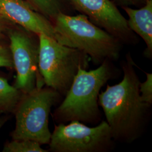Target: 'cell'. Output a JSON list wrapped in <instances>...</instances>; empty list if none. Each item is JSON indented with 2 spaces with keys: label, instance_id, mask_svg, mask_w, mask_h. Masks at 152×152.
Masks as SVG:
<instances>
[{
  "label": "cell",
  "instance_id": "cell-9",
  "mask_svg": "<svg viewBox=\"0 0 152 152\" xmlns=\"http://www.w3.org/2000/svg\"><path fill=\"white\" fill-rule=\"evenodd\" d=\"M0 14L37 35L44 34L56 40L53 23L23 0H0Z\"/></svg>",
  "mask_w": 152,
  "mask_h": 152
},
{
  "label": "cell",
  "instance_id": "cell-12",
  "mask_svg": "<svg viewBox=\"0 0 152 152\" xmlns=\"http://www.w3.org/2000/svg\"><path fill=\"white\" fill-rule=\"evenodd\" d=\"M34 9L53 21L60 12L65 13L64 0H27Z\"/></svg>",
  "mask_w": 152,
  "mask_h": 152
},
{
  "label": "cell",
  "instance_id": "cell-10",
  "mask_svg": "<svg viewBox=\"0 0 152 152\" xmlns=\"http://www.w3.org/2000/svg\"><path fill=\"white\" fill-rule=\"evenodd\" d=\"M128 15L127 23L131 30L141 37L146 45L144 55L152 58V0H149L141 7L122 8Z\"/></svg>",
  "mask_w": 152,
  "mask_h": 152
},
{
  "label": "cell",
  "instance_id": "cell-3",
  "mask_svg": "<svg viewBox=\"0 0 152 152\" xmlns=\"http://www.w3.org/2000/svg\"><path fill=\"white\" fill-rule=\"evenodd\" d=\"M52 23L58 42L85 53L95 65H100L105 60L114 62L120 58L123 45L86 15L60 12Z\"/></svg>",
  "mask_w": 152,
  "mask_h": 152
},
{
  "label": "cell",
  "instance_id": "cell-14",
  "mask_svg": "<svg viewBox=\"0 0 152 152\" xmlns=\"http://www.w3.org/2000/svg\"><path fill=\"white\" fill-rule=\"evenodd\" d=\"M146 73V80L143 82H140L139 92L142 101L148 105H152V74Z\"/></svg>",
  "mask_w": 152,
  "mask_h": 152
},
{
  "label": "cell",
  "instance_id": "cell-1",
  "mask_svg": "<svg viewBox=\"0 0 152 152\" xmlns=\"http://www.w3.org/2000/svg\"><path fill=\"white\" fill-rule=\"evenodd\" d=\"M121 66L124 73L122 81L114 85H107L99 94L101 107L115 142L130 144L145 132L151 107L141 100L139 92L140 79L135 63L130 53Z\"/></svg>",
  "mask_w": 152,
  "mask_h": 152
},
{
  "label": "cell",
  "instance_id": "cell-4",
  "mask_svg": "<svg viewBox=\"0 0 152 152\" xmlns=\"http://www.w3.org/2000/svg\"><path fill=\"white\" fill-rule=\"evenodd\" d=\"M39 39L38 71L44 84L64 96L80 69L87 70L90 59L78 49L44 34Z\"/></svg>",
  "mask_w": 152,
  "mask_h": 152
},
{
  "label": "cell",
  "instance_id": "cell-16",
  "mask_svg": "<svg viewBox=\"0 0 152 152\" xmlns=\"http://www.w3.org/2000/svg\"><path fill=\"white\" fill-rule=\"evenodd\" d=\"M115 5L122 8L134 7L140 8L144 5L149 0H111Z\"/></svg>",
  "mask_w": 152,
  "mask_h": 152
},
{
  "label": "cell",
  "instance_id": "cell-11",
  "mask_svg": "<svg viewBox=\"0 0 152 152\" xmlns=\"http://www.w3.org/2000/svg\"><path fill=\"white\" fill-rule=\"evenodd\" d=\"M23 93L0 77V114L14 113Z\"/></svg>",
  "mask_w": 152,
  "mask_h": 152
},
{
  "label": "cell",
  "instance_id": "cell-7",
  "mask_svg": "<svg viewBox=\"0 0 152 152\" xmlns=\"http://www.w3.org/2000/svg\"><path fill=\"white\" fill-rule=\"evenodd\" d=\"M32 33L24 29L11 30L9 33V48L16 73L14 86L23 94L44 84L38 71L39 39L36 41Z\"/></svg>",
  "mask_w": 152,
  "mask_h": 152
},
{
  "label": "cell",
  "instance_id": "cell-5",
  "mask_svg": "<svg viewBox=\"0 0 152 152\" xmlns=\"http://www.w3.org/2000/svg\"><path fill=\"white\" fill-rule=\"evenodd\" d=\"M63 96L51 87H36L23 94L14 111L16 118L12 140H30L41 145L49 144L51 133L49 115L51 109L60 103Z\"/></svg>",
  "mask_w": 152,
  "mask_h": 152
},
{
  "label": "cell",
  "instance_id": "cell-2",
  "mask_svg": "<svg viewBox=\"0 0 152 152\" xmlns=\"http://www.w3.org/2000/svg\"><path fill=\"white\" fill-rule=\"evenodd\" d=\"M118 72L113 61L109 60L93 70L80 69L64 99L54 110L53 117L56 123L77 121L85 124H99L102 118L99 104L100 90Z\"/></svg>",
  "mask_w": 152,
  "mask_h": 152
},
{
  "label": "cell",
  "instance_id": "cell-18",
  "mask_svg": "<svg viewBox=\"0 0 152 152\" xmlns=\"http://www.w3.org/2000/svg\"><path fill=\"white\" fill-rule=\"evenodd\" d=\"M7 119H8V117L6 116H2L0 117V129L3 126V125L5 124Z\"/></svg>",
  "mask_w": 152,
  "mask_h": 152
},
{
  "label": "cell",
  "instance_id": "cell-8",
  "mask_svg": "<svg viewBox=\"0 0 152 152\" xmlns=\"http://www.w3.org/2000/svg\"><path fill=\"white\" fill-rule=\"evenodd\" d=\"M69 1L77 10L122 45H135L138 42V38L129 27L127 20L111 0Z\"/></svg>",
  "mask_w": 152,
  "mask_h": 152
},
{
  "label": "cell",
  "instance_id": "cell-15",
  "mask_svg": "<svg viewBox=\"0 0 152 152\" xmlns=\"http://www.w3.org/2000/svg\"><path fill=\"white\" fill-rule=\"evenodd\" d=\"M13 68V62L9 47L0 42V68Z\"/></svg>",
  "mask_w": 152,
  "mask_h": 152
},
{
  "label": "cell",
  "instance_id": "cell-6",
  "mask_svg": "<svg viewBox=\"0 0 152 152\" xmlns=\"http://www.w3.org/2000/svg\"><path fill=\"white\" fill-rule=\"evenodd\" d=\"M116 142L112 137L108 123L102 121L95 127H89L74 121L55 125L49 142L52 152H109Z\"/></svg>",
  "mask_w": 152,
  "mask_h": 152
},
{
  "label": "cell",
  "instance_id": "cell-13",
  "mask_svg": "<svg viewBox=\"0 0 152 152\" xmlns=\"http://www.w3.org/2000/svg\"><path fill=\"white\" fill-rule=\"evenodd\" d=\"M4 152H47L38 142L30 140H12L7 142L3 149Z\"/></svg>",
  "mask_w": 152,
  "mask_h": 152
},
{
  "label": "cell",
  "instance_id": "cell-17",
  "mask_svg": "<svg viewBox=\"0 0 152 152\" xmlns=\"http://www.w3.org/2000/svg\"><path fill=\"white\" fill-rule=\"evenodd\" d=\"M3 17L0 14V36L5 30V24L3 21Z\"/></svg>",
  "mask_w": 152,
  "mask_h": 152
}]
</instances>
